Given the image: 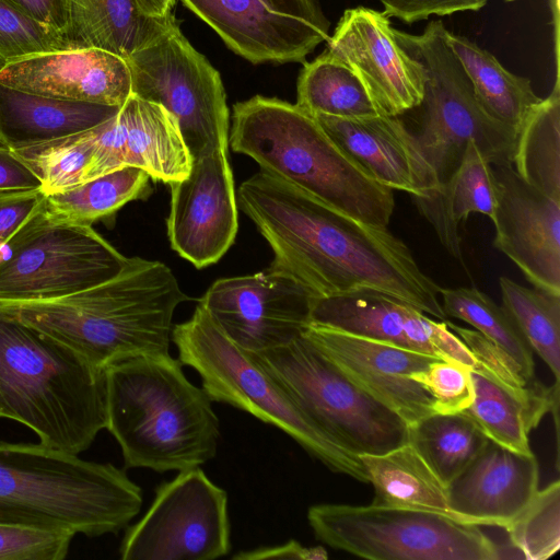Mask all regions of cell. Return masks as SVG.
<instances>
[{
	"mask_svg": "<svg viewBox=\"0 0 560 560\" xmlns=\"http://www.w3.org/2000/svg\"><path fill=\"white\" fill-rule=\"evenodd\" d=\"M236 197L270 245L271 266L317 298L373 289L447 318L441 288L387 228L361 223L262 171L243 182Z\"/></svg>",
	"mask_w": 560,
	"mask_h": 560,
	"instance_id": "obj_1",
	"label": "cell"
},
{
	"mask_svg": "<svg viewBox=\"0 0 560 560\" xmlns=\"http://www.w3.org/2000/svg\"><path fill=\"white\" fill-rule=\"evenodd\" d=\"M187 299L165 264L132 257L97 285L54 300L0 303V312L106 370L129 358L170 353L173 315Z\"/></svg>",
	"mask_w": 560,
	"mask_h": 560,
	"instance_id": "obj_2",
	"label": "cell"
},
{
	"mask_svg": "<svg viewBox=\"0 0 560 560\" xmlns=\"http://www.w3.org/2000/svg\"><path fill=\"white\" fill-rule=\"evenodd\" d=\"M106 417L125 468L182 471L217 455L220 421L212 400L170 353L138 355L108 366Z\"/></svg>",
	"mask_w": 560,
	"mask_h": 560,
	"instance_id": "obj_3",
	"label": "cell"
},
{
	"mask_svg": "<svg viewBox=\"0 0 560 560\" xmlns=\"http://www.w3.org/2000/svg\"><path fill=\"white\" fill-rule=\"evenodd\" d=\"M229 144L266 172L350 218L387 228L394 190L377 182L296 104L256 95L233 106Z\"/></svg>",
	"mask_w": 560,
	"mask_h": 560,
	"instance_id": "obj_4",
	"label": "cell"
},
{
	"mask_svg": "<svg viewBox=\"0 0 560 560\" xmlns=\"http://www.w3.org/2000/svg\"><path fill=\"white\" fill-rule=\"evenodd\" d=\"M142 502V489L110 463L0 440V524L98 537L126 529Z\"/></svg>",
	"mask_w": 560,
	"mask_h": 560,
	"instance_id": "obj_5",
	"label": "cell"
},
{
	"mask_svg": "<svg viewBox=\"0 0 560 560\" xmlns=\"http://www.w3.org/2000/svg\"><path fill=\"white\" fill-rule=\"evenodd\" d=\"M0 418L79 455L106 429V370L0 312Z\"/></svg>",
	"mask_w": 560,
	"mask_h": 560,
	"instance_id": "obj_6",
	"label": "cell"
},
{
	"mask_svg": "<svg viewBox=\"0 0 560 560\" xmlns=\"http://www.w3.org/2000/svg\"><path fill=\"white\" fill-rule=\"evenodd\" d=\"M172 342L183 365L194 369L212 401L226 404L271 424L334 472L369 482L359 455L346 450L312 420L197 305L191 317L173 326Z\"/></svg>",
	"mask_w": 560,
	"mask_h": 560,
	"instance_id": "obj_7",
	"label": "cell"
},
{
	"mask_svg": "<svg viewBox=\"0 0 560 560\" xmlns=\"http://www.w3.org/2000/svg\"><path fill=\"white\" fill-rule=\"evenodd\" d=\"M441 20L421 34L394 28L400 46L425 69L422 115L415 133L434 171L438 185L446 182L474 141L491 165L513 164L517 131L492 118L478 102L472 85L446 39Z\"/></svg>",
	"mask_w": 560,
	"mask_h": 560,
	"instance_id": "obj_8",
	"label": "cell"
},
{
	"mask_svg": "<svg viewBox=\"0 0 560 560\" xmlns=\"http://www.w3.org/2000/svg\"><path fill=\"white\" fill-rule=\"evenodd\" d=\"M247 353L310 420L346 450L376 455L408 442L405 420L349 380L303 334L285 346Z\"/></svg>",
	"mask_w": 560,
	"mask_h": 560,
	"instance_id": "obj_9",
	"label": "cell"
},
{
	"mask_svg": "<svg viewBox=\"0 0 560 560\" xmlns=\"http://www.w3.org/2000/svg\"><path fill=\"white\" fill-rule=\"evenodd\" d=\"M307 521L316 539L371 560H497L500 547L481 526L387 505L320 503Z\"/></svg>",
	"mask_w": 560,
	"mask_h": 560,
	"instance_id": "obj_10",
	"label": "cell"
},
{
	"mask_svg": "<svg viewBox=\"0 0 560 560\" xmlns=\"http://www.w3.org/2000/svg\"><path fill=\"white\" fill-rule=\"evenodd\" d=\"M126 61L131 93L174 117L192 161L228 150L230 115L221 75L177 22Z\"/></svg>",
	"mask_w": 560,
	"mask_h": 560,
	"instance_id": "obj_11",
	"label": "cell"
},
{
	"mask_svg": "<svg viewBox=\"0 0 560 560\" xmlns=\"http://www.w3.org/2000/svg\"><path fill=\"white\" fill-rule=\"evenodd\" d=\"M128 262L92 225L43 217L0 254V303L70 295L116 277Z\"/></svg>",
	"mask_w": 560,
	"mask_h": 560,
	"instance_id": "obj_12",
	"label": "cell"
},
{
	"mask_svg": "<svg viewBox=\"0 0 560 560\" xmlns=\"http://www.w3.org/2000/svg\"><path fill=\"white\" fill-rule=\"evenodd\" d=\"M231 550L228 493L199 468L155 489L144 515L126 528L122 560H213Z\"/></svg>",
	"mask_w": 560,
	"mask_h": 560,
	"instance_id": "obj_13",
	"label": "cell"
},
{
	"mask_svg": "<svg viewBox=\"0 0 560 560\" xmlns=\"http://www.w3.org/2000/svg\"><path fill=\"white\" fill-rule=\"evenodd\" d=\"M315 298L304 284L270 265L254 275L217 280L198 304L235 345L261 352L303 334Z\"/></svg>",
	"mask_w": 560,
	"mask_h": 560,
	"instance_id": "obj_14",
	"label": "cell"
},
{
	"mask_svg": "<svg viewBox=\"0 0 560 560\" xmlns=\"http://www.w3.org/2000/svg\"><path fill=\"white\" fill-rule=\"evenodd\" d=\"M253 63L302 62L329 38L317 0H180Z\"/></svg>",
	"mask_w": 560,
	"mask_h": 560,
	"instance_id": "obj_15",
	"label": "cell"
},
{
	"mask_svg": "<svg viewBox=\"0 0 560 560\" xmlns=\"http://www.w3.org/2000/svg\"><path fill=\"white\" fill-rule=\"evenodd\" d=\"M326 42L325 51L359 77L380 115L399 116L421 105L425 69L400 46L384 11L347 9Z\"/></svg>",
	"mask_w": 560,
	"mask_h": 560,
	"instance_id": "obj_16",
	"label": "cell"
},
{
	"mask_svg": "<svg viewBox=\"0 0 560 560\" xmlns=\"http://www.w3.org/2000/svg\"><path fill=\"white\" fill-rule=\"evenodd\" d=\"M311 323L394 345L470 370L477 361L446 320H436L415 305L373 289L315 298Z\"/></svg>",
	"mask_w": 560,
	"mask_h": 560,
	"instance_id": "obj_17",
	"label": "cell"
},
{
	"mask_svg": "<svg viewBox=\"0 0 560 560\" xmlns=\"http://www.w3.org/2000/svg\"><path fill=\"white\" fill-rule=\"evenodd\" d=\"M170 186L166 226L172 248L196 268L217 262L232 246L238 228L228 150L194 160L188 174Z\"/></svg>",
	"mask_w": 560,
	"mask_h": 560,
	"instance_id": "obj_18",
	"label": "cell"
},
{
	"mask_svg": "<svg viewBox=\"0 0 560 560\" xmlns=\"http://www.w3.org/2000/svg\"><path fill=\"white\" fill-rule=\"evenodd\" d=\"M303 335L349 380L410 425L435 412L413 376L438 360L429 354L310 323Z\"/></svg>",
	"mask_w": 560,
	"mask_h": 560,
	"instance_id": "obj_19",
	"label": "cell"
},
{
	"mask_svg": "<svg viewBox=\"0 0 560 560\" xmlns=\"http://www.w3.org/2000/svg\"><path fill=\"white\" fill-rule=\"evenodd\" d=\"M493 246L535 287L560 294V201L522 179L513 164L491 165Z\"/></svg>",
	"mask_w": 560,
	"mask_h": 560,
	"instance_id": "obj_20",
	"label": "cell"
},
{
	"mask_svg": "<svg viewBox=\"0 0 560 560\" xmlns=\"http://www.w3.org/2000/svg\"><path fill=\"white\" fill-rule=\"evenodd\" d=\"M95 150L85 180L133 166L154 180L184 178L192 164L174 117L161 105L133 94L117 114L96 126Z\"/></svg>",
	"mask_w": 560,
	"mask_h": 560,
	"instance_id": "obj_21",
	"label": "cell"
},
{
	"mask_svg": "<svg viewBox=\"0 0 560 560\" xmlns=\"http://www.w3.org/2000/svg\"><path fill=\"white\" fill-rule=\"evenodd\" d=\"M0 83L47 97L121 107L131 93L126 59L88 47L33 55L0 66Z\"/></svg>",
	"mask_w": 560,
	"mask_h": 560,
	"instance_id": "obj_22",
	"label": "cell"
},
{
	"mask_svg": "<svg viewBox=\"0 0 560 560\" xmlns=\"http://www.w3.org/2000/svg\"><path fill=\"white\" fill-rule=\"evenodd\" d=\"M534 453L513 452L488 440L481 452L447 486L452 512L464 523L504 528L538 490Z\"/></svg>",
	"mask_w": 560,
	"mask_h": 560,
	"instance_id": "obj_23",
	"label": "cell"
},
{
	"mask_svg": "<svg viewBox=\"0 0 560 560\" xmlns=\"http://www.w3.org/2000/svg\"><path fill=\"white\" fill-rule=\"evenodd\" d=\"M324 131L377 182L422 197L438 186L421 147L398 116L339 118L315 115Z\"/></svg>",
	"mask_w": 560,
	"mask_h": 560,
	"instance_id": "obj_24",
	"label": "cell"
},
{
	"mask_svg": "<svg viewBox=\"0 0 560 560\" xmlns=\"http://www.w3.org/2000/svg\"><path fill=\"white\" fill-rule=\"evenodd\" d=\"M470 374L474 398L463 412L489 440L513 452L533 453L529 433L559 404V382L546 386L536 380L528 385H515L478 366Z\"/></svg>",
	"mask_w": 560,
	"mask_h": 560,
	"instance_id": "obj_25",
	"label": "cell"
},
{
	"mask_svg": "<svg viewBox=\"0 0 560 560\" xmlns=\"http://www.w3.org/2000/svg\"><path fill=\"white\" fill-rule=\"evenodd\" d=\"M120 107L65 101L0 83V144L12 151L94 128Z\"/></svg>",
	"mask_w": 560,
	"mask_h": 560,
	"instance_id": "obj_26",
	"label": "cell"
},
{
	"mask_svg": "<svg viewBox=\"0 0 560 560\" xmlns=\"http://www.w3.org/2000/svg\"><path fill=\"white\" fill-rule=\"evenodd\" d=\"M420 213L433 226L445 249L464 265L459 225L469 214L481 213L491 221L495 194L491 164L474 141L467 145L457 170L422 197H412Z\"/></svg>",
	"mask_w": 560,
	"mask_h": 560,
	"instance_id": "obj_27",
	"label": "cell"
},
{
	"mask_svg": "<svg viewBox=\"0 0 560 560\" xmlns=\"http://www.w3.org/2000/svg\"><path fill=\"white\" fill-rule=\"evenodd\" d=\"M71 48L95 47L126 59L176 23L148 16L136 0H69Z\"/></svg>",
	"mask_w": 560,
	"mask_h": 560,
	"instance_id": "obj_28",
	"label": "cell"
},
{
	"mask_svg": "<svg viewBox=\"0 0 560 560\" xmlns=\"http://www.w3.org/2000/svg\"><path fill=\"white\" fill-rule=\"evenodd\" d=\"M359 456L374 488L373 504L432 512L462 522L450 508L446 485L409 442L383 454Z\"/></svg>",
	"mask_w": 560,
	"mask_h": 560,
	"instance_id": "obj_29",
	"label": "cell"
},
{
	"mask_svg": "<svg viewBox=\"0 0 560 560\" xmlns=\"http://www.w3.org/2000/svg\"><path fill=\"white\" fill-rule=\"evenodd\" d=\"M446 39L482 108L495 120L518 131L541 100L529 79L510 72L491 52L465 36L447 30Z\"/></svg>",
	"mask_w": 560,
	"mask_h": 560,
	"instance_id": "obj_30",
	"label": "cell"
},
{
	"mask_svg": "<svg viewBox=\"0 0 560 560\" xmlns=\"http://www.w3.org/2000/svg\"><path fill=\"white\" fill-rule=\"evenodd\" d=\"M149 178L144 171L125 166L48 194L44 218L52 224L92 225L112 217L127 202L143 196Z\"/></svg>",
	"mask_w": 560,
	"mask_h": 560,
	"instance_id": "obj_31",
	"label": "cell"
},
{
	"mask_svg": "<svg viewBox=\"0 0 560 560\" xmlns=\"http://www.w3.org/2000/svg\"><path fill=\"white\" fill-rule=\"evenodd\" d=\"M514 170L527 184L560 201V89L530 110L517 131Z\"/></svg>",
	"mask_w": 560,
	"mask_h": 560,
	"instance_id": "obj_32",
	"label": "cell"
},
{
	"mask_svg": "<svg viewBox=\"0 0 560 560\" xmlns=\"http://www.w3.org/2000/svg\"><path fill=\"white\" fill-rule=\"evenodd\" d=\"M296 92V105L312 116L354 119L380 115L359 77L327 51L304 62Z\"/></svg>",
	"mask_w": 560,
	"mask_h": 560,
	"instance_id": "obj_33",
	"label": "cell"
},
{
	"mask_svg": "<svg viewBox=\"0 0 560 560\" xmlns=\"http://www.w3.org/2000/svg\"><path fill=\"white\" fill-rule=\"evenodd\" d=\"M465 412L431 413L408 425V442L447 486L488 442Z\"/></svg>",
	"mask_w": 560,
	"mask_h": 560,
	"instance_id": "obj_34",
	"label": "cell"
},
{
	"mask_svg": "<svg viewBox=\"0 0 560 560\" xmlns=\"http://www.w3.org/2000/svg\"><path fill=\"white\" fill-rule=\"evenodd\" d=\"M502 306L526 342L560 381V294L500 277Z\"/></svg>",
	"mask_w": 560,
	"mask_h": 560,
	"instance_id": "obj_35",
	"label": "cell"
},
{
	"mask_svg": "<svg viewBox=\"0 0 560 560\" xmlns=\"http://www.w3.org/2000/svg\"><path fill=\"white\" fill-rule=\"evenodd\" d=\"M440 294L446 317L471 325L510 355L526 374L535 375L533 350L502 305L476 288H441Z\"/></svg>",
	"mask_w": 560,
	"mask_h": 560,
	"instance_id": "obj_36",
	"label": "cell"
},
{
	"mask_svg": "<svg viewBox=\"0 0 560 560\" xmlns=\"http://www.w3.org/2000/svg\"><path fill=\"white\" fill-rule=\"evenodd\" d=\"M95 138L96 127L13 152L37 175L48 195L85 180Z\"/></svg>",
	"mask_w": 560,
	"mask_h": 560,
	"instance_id": "obj_37",
	"label": "cell"
},
{
	"mask_svg": "<svg viewBox=\"0 0 560 560\" xmlns=\"http://www.w3.org/2000/svg\"><path fill=\"white\" fill-rule=\"evenodd\" d=\"M504 529L510 544L527 560H546L560 548V482L537 490Z\"/></svg>",
	"mask_w": 560,
	"mask_h": 560,
	"instance_id": "obj_38",
	"label": "cell"
},
{
	"mask_svg": "<svg viewBox=\"0 0 560 560\" xmlns=\"http://www.w3.org/2000/svg\"><path fill=\"white\" fill-rule=\"evenodd\" d=\"M72 49L58 33L0 0V66L37 54Z\"/></svg>",
	"mask_w": 560,
	"mask_h": 560,
	"instance_id": "obj_39",
	"label": "cell"
},
{
	"mask_svg": "<svg viewBox=\"0 0 560 560\" xmlns=\"http://www.w3.org/2000/svg\"><path fill=\"white\" fill-rule=\"evenodd\" d=\"M413 380L422 384L434 400L435 412L466 410L474 398L470 369L456 361L438 359Z\"/></svg>",
	"mask_w": 560,
	"mask_h": 560,
	"instance_id": "obj_40",
	"label": "cell"
},
{
	"mask_svg": "<svg viewBox=\"0 0 560 560\" xmlns=\"http://www.w3.org/2000/svg\"><path fill=\"white\" fill-rule=\"evenodd\" d=\"M73 534L0 524V560H62Z\"/></svg>",
	"mask_w": 560,
	"mask_h": 560,
	"instance_id": "obj_41",
	"label": "cell"
},
{
	"mask_svg": "<svg viewBox=\"0 0 560 560\" xmlns=\"http://www.w3.org/2000/svg\"><path fill=\"white\" fill-rule=\"evenodd\" d=\"M42 189L0 194V254L44 217Z\"/></svg>",
	"mask_w": 560,
	"mask_h": 560,
	"instance_id": "obj_42",
	"label": "cell"
},
{
	"mask_svg": "<svg viewBox=\"0 0 560 560\" xmlns=\"http://www.w3.org/2000/svg\"><path fill=\"white\" fill-rule=\"evenodd\" d=\"M385 14L405 23L427 20L431 15L445 16L456 12L479 11L489 0H378Z\"/></svg>",
	"mask_w": 560,
	"mask_h": 560,
	"instance_id": "obj_43",
	"label": "cell"
},
{
	"mask_svg": "<svg viewBox=\"0 0 560 560\" xmlns=\"http://www.w3.org/2000/svg\"><path fill=\"white\" fill-rule=\"evenodd\" d=\"M69 43V0H8ZM70 45V43H69ZM71 46V45H70Z\"/></svg>",
	"mask_w": 560,
	"mask_h": 560,
	"instance_id": "obj_44",
	"label": "cell"
},
{
	"mask_svg": "<svg viewBox=\"0 0 560 560\" xmlns=\"http://www.w3.org/2000/svg\"><path fill=\"white\" fill-rule=\"evenodd\" d=\"M42 189L37 175L11 149L0 144V194Z\"/></svg>",
	"mask_w": 560,
	"mask_h": 560,
	"instance_id": "obj_45",
	"label": "cell"
},
{
	"mask_svg": "<svg viewBox=\"0 0 560 560\" xmlns=\"http://www.w3.org/2000/svg\"><path fill=\"white\" fill-rule=\"evenodd\" d=\"M235 560H264V559H299L325 560L327 551L322 546L305 547L296 540L272 547H262L249 551H242L232 557Z\"/></svg>",
	"mask_w": 560,
	"mask_h": 560,
	"instance_id": "obj_46",
	"label": "cell"
},
{
	"mask_svg": "<svg viewBox=\"0 0 560 560\" xmlns=\"http://www.w3.org/2000/svg\"><path fill=\"white\" fill-rule=\"evenodd\" d=\"M144 14L151 18L163 19L170 16L175 0H136Z\"/></svg>",
	"mask_w": 560,
	"mask_h": 560,
	"instance_id": "obj_47",
	"label": "cell"
},
{
	"mask_svg": "<svg viewBox=\"0 0 560 560\" xmlns=\"http://www.w3.org/2000/svg\"><path fill=\"white\" fill-rule=\"evenodd\" d=\"M506 2H512V1H515V0H505Z\"/></svg>",
	"mask_w": 560,
	"mask_h": 560,
	"instance_id": "obj_48",
	"label": "cell"
}]
</instances>
